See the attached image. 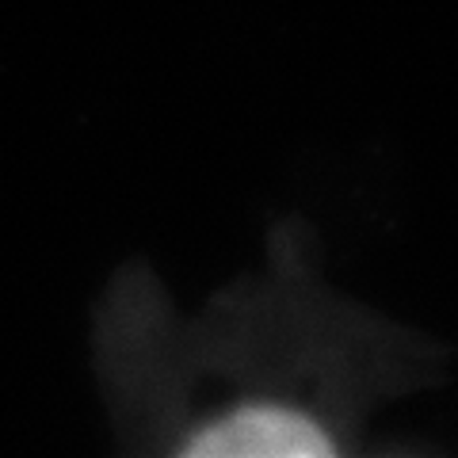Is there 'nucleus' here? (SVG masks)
Here are the masks:
<instances>
[{
    "label": "nucleus",
    "instance_id": "f257e3e1",
    "mask_svg": "<svg viewBox=\"0 0 458 458\" xmlns=\"http://www.w3.org/2000/svg\"><path fill=\"white\" fill-rule=\"evenodd\" d=\"M165 451L188 458H328L336 436L313 412L271 397H245L203 412L168 436Z\"/></svg>",
    "mask_w": 458,
    "mask_h": 458
}]
</instances>
